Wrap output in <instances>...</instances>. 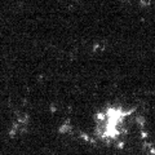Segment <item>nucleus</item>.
<instances>
[{"label":"nucleus","mask_w":155,"mask_h":155,"mask_svg":"<svg viewBox=\"0 0 155 155\" xmlns=\"http://www.w3.org/2000/svg\"><path fill=\"white\" fill-rule=\"evenodd\" d=\"M136 123L133 110L122 106H105L93 115V134L105 145H119Z\"/></svg>","instance_id":"1"},{"label":"nucleus","mask_w":155,"mask_h":155,"mask_svg":"<svg viewBox=\"0 0 155 155\" xmlns=\"http://www.w3.org/2000/svg\"><path fill=\"white\" fill-rule=\"evenodd\" d=\"M28 124H30V116L27 114L18 115L12 122L11 129H9V136L14 138V137H19V136L25 134L28 130Z\"/></svg>","instance_id":"2"},{"label":"nucleus","mask_w":155,"mask_h":155,"mask_svg":"<svg viewBox=\"0 0 155 155\" xmlns=\"http://www.w3.org/2000/svg\"><path fill=\"white\" fill-rule=\"evenodd\" d=\"M123 2L128 4H134V5H138V7H149L155 0H123Z\"/></svg>","instance_id":"3"},{"label":"nucleus","mask_w":155,"mask_h":155,"mask_svg":"<svg viewBox=\"0 0 155 155\" xmlns=\"http://www.w3.org/2000/svg\"><path fill=\"white\" fill-rule=\"evenodd\" d=\"M145 153L146 155H155V141L145 142Z\"/></svg>","instance_id":"4"}]
</instances>
